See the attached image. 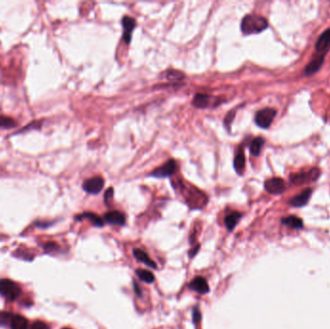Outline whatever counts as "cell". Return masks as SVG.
Listing matches in <instances>:
<instances>
[{
	"label": "cell",
	"instance_id": "1",
	"mask_svg": "<svg viewBox=\"0 0 330 329\" xmlns=\"http://www.w3.org/2000/svg\"><path fill=\"white\" fill-rule=\"evenodd\" d=\"M268 27V23L266 19L257 15H247L245 16L240 24V29L243 34H257L264 31Z\"/></svg>",
	"mask_w": 330,
	"mask_h": 329
},
{
	"label": "cell",
	"instance_id": "2",
	"mask_svg": "<svg viewBox=\"0 0 330 329\" xmlns=\"http://www.w3.org/2000/svg\"><path fill=\"white\" fill-rule=\"evenodd\" d=\"M0 295L8 300H15L21 295V288L9 279L0 280Z\"/></svg>",
	"mask_w": 330,
	"mask_h": 329
},
{
	"label": "cell",
	"instance_id": "3",
	"mask_svg": "<svg viewBox=\"0 0 330 329\" xmlns=\"http://www.w3.org/2000/svg\"><path fill=\"white\" fill-rule=\"evenodd\" d=\"M321 175V171L318 168H313L307 172H302V173H297L294 174L291 176V182L295 185H303L306 183H311L315 182L319 179Z\"/></svg>",
	"mask_w": 330,
	"mask_h": 329
},
{
	"label": "cell",
	"instance_id": "4",
	"mask_svg": "<svg viewBox=\"0 0 330 329\" xmlns=\"http://www.w3.org/2000/svg\"><path fill=\"white\" fill-rule=\"evenodd\" d=\"M276 115V110L273 108H264L258 111L255 115V123L262 129H267Z\"/></svg>",
	"mask_w": 330,
	"mask_h": 329
},
{
	"label": "cell",
	"instance_id": "5",
	"mask_svg": "<svg viewBox=\"0 0 330 329\" xmlns=\"http://www.w3.org/2000/svg\"><path fill=\"white\" fill-rule=\"evenodd\" d=\"M177 168H178V164H177L176 161L169 160L165 164L162 165L161 167L156 168L151 173V176L155 177V178H160V179L167 178V177L172 176L177 171Z\"/></svg>",
	"mask_w": 330,
	"mask_h": 329
},
{
	"label": "cell",
	"instance_id": "6",
	"mask_svg": "<svg viewBox=\"0 0 330 329\" xmlns=\"http://www.w3.org/2000/svg\"><path fill=\"white\" fill-rule=\"evenodd\" d=\"M103 185H104V181L102 178L94 177L89 180H86L83 183L82 188L89 194H98L99 192L101 191Z\"/></svg>",
	"mask_w": 330,
	"mask_h": 329
},
{
	"label": "cell",
	"instance_id": "7",
	"mask_svg": "<svg viewBox=\"0 0 330 329\" xmlns=\"http://www.w3.org/2000/svg\"><path fill=\"white\" fill-rule=\"evenodd\" d=\"M285 188V182L280 178H271L264 182V189L270 194H281Z\"/></svg>",
	"mask_w": 330,
	"mask_h": 329
},
{
	"label": "cell",
	"instance_id": "8",
	"mask_svg": "<svg viewBox=\"0 0 330 329\" xmlns=\"http://www.w3.org/2000/svg\"><path fill=\"white\" fill-rule=\"evenodd\" d=\"M122 24H123V30H124L123 32L124 40L127 44H130L132 40V34L133 29L136 26V23L132 18L129 16H125L122 20Z\"/></svg>",
	"mask_w": 330,
	"mask_h": 329
},
{
	"label": "cell",
	"instance_id": "9",
	"mask_svg": "<svg viewBox=\"0 0 330 329\" xmlns=\"http://www.w3.org/2000/svg\"><path fill=\"white\" fill-rule=\"evenodd\" d=\"M311 195H312V188H306L300 194L292 198L289 203H290L291 206H293L295 208L303 207L308 203Z\"/></svg>",
	"mask_w": 330,
	"mask_h": 329
},
{
	"label": "cell",
	"instance_id": "10",
	"mask_svg": "<svg viewBox=\"0 0 330 329\" xmlns=\"http://www.w3.org/2000/svg\"><path fill=\"white\" fill-rule=\"evenodd\" d=\"M189 287L192 291L200 295H205L209 293V285L206 281V279H204L203 277L194 278L189 284Z\"/></svg>",
	"mask_w": 330,
	"mask_h": 329
},
{
	"label": "cell",
	"instance_id": "11",
	"mask_svg": "<svg viewBox=\"0 0 330 329\" xmlns=\"http://www.w3.org/2000/svg\"><path fill=\"white\" fill-rule=\"evenodd\" d=\"M325 57H326V53L324 52L323 54L315 57L305 68V73L306 75H312L314 74L315 72L320 70V68L322 67V65L324 64V61H325Z\"/></svg>",
	"mask_w": 330,
	"mask_h": 329
},
{
	"label": "cell",
	"instance_id": "12",
	"mask_svg": "<svg viewBox=\"0 0 330 329\" xmlns=\"http://www.w3.org/2000/svg\"><path fill=\"white\" fill-rule=\"evenodd\" d=\"M104 219L107 223L113 225H124L126 223V217L122 212L117 211L107 212L104 215Z\"/></svg>",
	"mask_w": 330,
	"mask_h": 329
},
{
	"label": "cell",
	"instance_id": "13",
	"mask_svg": "<svg viewBox=\"0 0 330 329\" xmlns=\"http://www.w3.org/2000/svg\"><path fill=\"white\" fill-rule=\"evenodd\" d=\"M211 99L212 97L206 94H196L193 98L192 105L196 108H207L211 105Z\"/></svg>",
	"mask_w": 330,
	"mask_h": 329
},
{
	"label": "cell",
	"instance_id": "14",
	"mask_svg": "<svg viewBox=\"0 0 330 329\" xmlns=\"http://www.w3.org/2000/svg\"><path fill=\"white\" fill-rule=\"evenodd\" d=\"M330 47V29H328L326 32H324L321 36H320V38H319V40H318V42H317V44H316V49H317V51H319V52H322V51H326L327 49H329Z\"/></svg>",
	"mask_w": 330,
	"mask_h": 329
},
{
	"label": "cell",
	"instance_id": "15",
	"mask_svg": "<svg viewBox=\"0 0 330 329\" xmlns=\"http://www.w3.org/2000/svg\"><path fill=\"white\" fill-rule=\"evenodd\" d=\"M234 168L238 175H242L245 169V156L243 149L240 148L234 160Z\"/></svg>",
	"mask_w": 330,
	"mask_h": 329
},
{
	"label": "cell",
	"instance_id": "16",
	"mask_svg": "<svg viewBox=\"0 0 330 329\" xmlns=\"http://www.w3.org/2000/svg\"><path fill=\"white\" fill-rule=\"evenodd\" d=\"M133 255L134 257L137 259L139 262H141L143 263H145L148 266H151L153 268H157V264L155 262H153L150 257L148 256V254L143 251L141 249H134L133 250Z\"/></svg>",
	"mask_w": 330,
	"mask_h": 329
},
{
	"label": "cell",
	"instance_id": "17",
	"mask_svg": "<svg viewBox=\"0 0 330 329\" xmlns=\"http://www.w3.org/2000/svg\"><path fill=\"white\" fill-rule=\"evenodd\" d=\"M240 217H241V213L237 212H231L225 217V225L229 231L234 230Z\"/></svg>",
	"mask_w": 330,
	"mask_h": 329
},
{
	"label": "cell",
	"instance_id": "18",
	"mask_svg": "<svg viewBox=\"0 0 330 329\" xmlns=\"http://www.w3.org/2000/svg\"><path fill=\"white\" fill-rule=\"evenodd\" d=\"M77 220H80V219H83V218H86L88 220H90L95 226H98V227H101L103 225V220L97 214L95 213H92V212H84L83 214L81 215H78L75 217Z\"/></svg>",
	"mask_w": 330,
	"mask_h": 329
},
{
	"label": "cell",
	"instance_id": "19",
	"mask_svg": "<svg viewBox=\"0 0 330 329\" xmlns=\"http://www.w3.org/2000/svg\"><path fill=\"white\" fill-rule=\"evenodd\" d=\"M10 327L11 329H28V322L24 317L16 315L13 317Z\"/></svg>",
	"mask_w": 330,
	"mask_h": 329
},
{
	"label": "cell",
	"instance_id": "20",
	"mask_svg": "<svg viewBox=\"0 0 330 329\" xmlns=\"http://www.w3.org/2000/svg\"><path fill=\"white\" fill-rule=\"evenodd\" d=\"M282 223L291 227V228H294V229H301L302 226H303V222L300 218L297 217V216H289V217H286V218H283L282 219Z\"/></svg>",
	"mask_w": 330,
	"mask_h": 329
},
{
	"label": "cell",
	"instance_id": "21",
	"mask_svg": "<svg viewBox=\"0 0 330 329\" xmlns=\"http://www.w3.org/2000/svg\"><path fill=\"white\" fill-rule=\"evenodd\" d=\"M264 144V138H262V137L255 138L252 141V143H251V145H250V152H251V154L253 156H255V157H258L260 153H261V151H262V148H263Z\"/></svg>",
	"mask_w": 330,
	"mask_h": 329
},
{
	"label": "cell",
	"instance_id": "22",
	"mask_svg": "<svg viewBox=\"0 0 330 329\" xmlns=\"http://www.w3.org/2000/svg\"><path fill=\"white\" fill-rule=\"evenodd\" d=\"M136 274L138 275V277L143 280L144 282L146 283H153L155 281V276L154 274L146 269H137L136 270Z\"/></svg>",
	"mask_w": 330,
	"mask_h": 329
},
{
	"label": "cell",
	"instance_id": "23",
	"mask_svg": "<svg viewBox=\"0 0 330 329\" xmlns=\"http://www.w3.org/2000/svg\"><path fill=\"white\" fill-rule=\"evenodd\" d=\"M13 315L7 312H0V327H5L7 325H11Z\"/></svg>",
	"mask_w": 330,
	"mask_h": 329
},
{
	"label": "cell",
	"instance_id": "24",
	"mask_svg": "<svg viewBox=\"0 0 330 329\" xmlns=\"http://www.w3.org/2000/svg\"><path fill=\"white\" fill-rule=\"evenodd\" d=\"M167 77L169 79H171V80H181V79H183L185 77V75L182 72H180V71H171L168 72V76Z\"/></svg>",
	"mask_w": 330,
	"mask_h": 329
},
{
	"label": "cell",
	"instance_id": "25",
	"mask_svg": "<svg viewBox=\"0 0 330 329\" xmlns=\"http://www.w3.org/2000/svg\"><path fill=\"white\" fill-rule=\"evenodd\" d=\"M30 329H48V327L45 323L41 322V321H38V322H35L32 326Z\"/></svg>",
	"mask_w": 330,
	"mask_h": 329
},
{
	"label": "cell",
	"instance_id": "26",
	"mask_svg": "<svg viewBox=\"0 0 330 329\" xmlns=\"http://www.w3.org/2000/svg\"><path fill=\"white\" fill-rule=\"evenodd\" d=\"M112 197H113V188H108L104 194V202L108 204V202L112 199Z\"/></svg>",
	"mask_w": 330,
	"mask_h": 329
},
{
	"label": "cell",
	"instance_id": "27",
	"mask_svg": "<svg viewBox=\"0 0 330 329\" xmlns=\"http://www.w3.org/2000/svg\"><path fill=\"white\" fill-rule=\"evenodd\" d=\"M200 320H201L200 311L198 310V308H194L193 309V322L194 323H199Z\"/></svg>",
	"mask_w": 330,
	"mask_h": 329
},
{
	"label": "cell",
	"instance_id": "28",
	"mask_svg": "<svg viewBox=\"0 0 330 329\" xmlns=\"http://www.w3.org/2000/svg\"><path fill=\"white\" fill-rule=\"evenodd\" d=\"M69 329V328H66V329Z\"/></svg>",
	"mask_w": 330,
	"mask_h": 329
}]
</instances>
